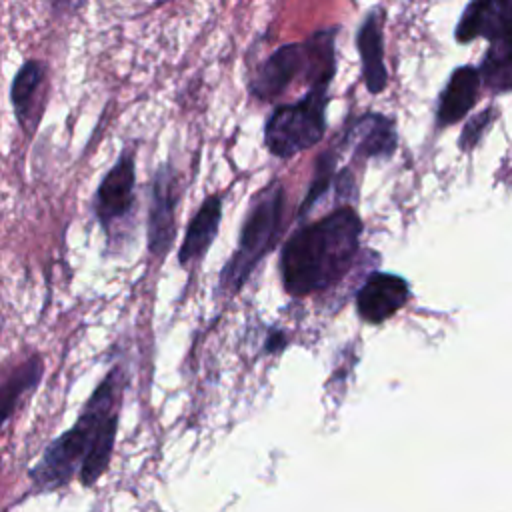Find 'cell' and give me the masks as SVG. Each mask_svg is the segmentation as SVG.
<instances>
[{
    "mask_svg": "<svg viewBox=\"0 0 512 512\" xmlns=\"http://www.w3.org/2000/svg\"><path fill=\"white\" fill-rule=\"evenodd\" d=\"M136 206V148L124 146L116 162L96 186L92 212L102 232L112 238L114 230L132 218Z\"/></svg>",
    "mask_w": 512,
    "mask_h": 512,
    "instance_id": "cell-6",
    "label": "cell"
},
{
    "mask_svg": "<svg viewBox=\"0 0 512 512\" xmlns=\"http://www.w3.org/2000/svg\"><path fill=\"white\" fill-rule=\"evenodd\" d=\"M48 90V64L38 58L24 60L10 84V104L20 130L28 138L36 134L42 122L48 104Z\"/></svg>",
    "mask_w": 512,
    "mask_h": 512,
    "instance_id": "cell-8",
    "label": "cell"
},
{
    "mask_svg": "<svg viewBox=\"0 0 512 512\" xmlns=\"http://www.w3.org/2000/svg\"><path fill=\"white\" fill-rule=\"evenodd\" d=\"M358 54L362 60V78L366 88L372 94H378L386 88L388 72L384 66V42H382V14L380 10H372L356 36Z\"/></svg>",
    "mask_w": 512,
    "mask_h": 512,
    "instance_id": "cell-12",
    "label": "cell"
},
{
    "mask_svg": "<svg viewBox=\"0 0 512 512\" xmlns=\"http://www.w3.org/2000/svg\"><path fill=\"white\" fill-rule=\"evenodd\" d=\"M116 432H118V410L108 414L94 436L92 448L86 454L78 474H80V482L88 488L92 484H96L102 474L108 470L110 460H112V452H114V440H116Z\"/></svg>",
    "mask_w": 512,
    "mask_h": 512,
    "instance_id": "cell-16",
    "label": "cell"
},
{
    "mask_svg": "<svg viewBox=\"0 0 512 512\" xmlns=\"http://www.w3.org/2000/svg\"><path fill=\"white\" fill-rule=\"evenodd\" d=\"M220 220H222V198L218 194H212L202 202L198 212L188 222L182 246L178 250V262L182 266H188L200 260L208 252L210 244L218 234Z\"/></svg>",
    "mask_w": 512,
    "mask_h": 512,
    "instance_id": "cell-13",
    "label": "cell"
},
{
    "mask_svg": "<svg viewBox=\"0 0 512 512\" xmlns=\"http://www.w3.org/2000/svg\"><path fill=\"white\" fill-rule=\"evenodd\" d=\"M326 104L328 86H310L298 102L278 106L264 128L268 152L290 158L320 142L326 132Z\"/></svg>",
    "mask_w": 512,
    "mask_h": 512,
    "instance_id": "cell-5",
    "label": "cell"
},
{
    "mask_svg": "<svg viewBox=\"0 0 512 512\" xmlns=\"http://www.w3.org/2000/svg\"><path fill=\"white\" fill-rule=\"evenodd\" d=\"M44 372L42 358L38 354L30 356L24 364H20L2 384H0V428L12 416L22 396L34 390L40 384Z\"/></svg>",
    "mask_w": 512,
    "mask_h": 512,
    "instance_id": "cell-17",
    "label": "cell"
},
{
    "mask_svg": "<svg viewBox=\"0 0 512 512\" xmlns=\"http://www.w3.org/2000/svg\"><path fill=\"white\" fill-rule=\"evenodd\" d=\"M282 206L284 190L278 182H272L254 196L240 230L238 250L220 274L222 286L230 292H236L264 254L274 248L282 224Z\"/></svg>",
    "mask_w": 512,
    "mask_h": 512,
    "instance_id": "cell-4",
    "label": "cell"
},
{
    "mask_svg": "<svg viewBox=\"0 0 512 512\" xmlns=\"http://www.w3.org/2000/svg\"><path fill=\"white\" fill-rule=\"evenodd\" d=\"M492 116H494L492 108H484L482 112H478V114L464 126V130H462V134H460V140H458V144H460L462 150H470V148L476 146V142L480 140V136L484 134V130L488 128V124L492 122Z\"/></svg>",
    "mask_w": 512,
    "mask_h": 512,
    "instance_id": "cell-18",
    "label": "cell"
},
{
    "mask_svg": "<svg viewBox=\"0 0 512 512\" xmlns=\"http://www.w3.org/2000/svg\"><path fill=\"white\" fill-rule=\"evenodd\" d=\"M52 16L56 18H72L84 6V0H46Z\"/></svg>",
    "mask_w": 512,
    "mask_h": 512,
    "instance_id": "cell-19",
    "label": "cell"
},
{
    "mask_svg": "<svg viewBox=\"0 0 512 512\" xmlns=\"http://www.w3.org/2000/svg\"><path fill=\"white\" fill-rule=\"evenodd\" d=\"M512 30V0H472L456 26V38H496Z\"/></svg>",
    "mask_w": 512,
    "mask_h": 512,
    "instance_id": "cell-10",
    "label": "cell"
},
{
    "mask_svg": "<svg viewBox=\"0 0 512 512\" xmlns=\"http://www.w3.org/2000/svg\"><path fill=\"white\" fill-rule=\"evenodd\" d=\"M396 128L388 116L370 112L356 120L348 132V142L360 158L386 160L396 150Z\"/></svg>",
    "mask_w": 512,
    "mask_h": 512,
    "instance_id": "cell-14",
    "label": "cell"
},
{
    "mask_svg": "<svg viewBox=\"0 0 512 512\" xmlns=\"http://www.w3.org/2000/svg\"><path fill=\"white\" fill-rule=\"evenodd\" d=\"M122 376V368L114 366L90 394L76 422L44 448L40 460L28 470L30 480L38 488H62L80 470L100 422L120 406Z\"/></svg>",
    "mask_w": 512,
    "mask_h": 512,
    "instance_id": "cell-2",
    "label": "cell"
},
{
    "mask_svg": "<svg viewBox=\"0 0 512 512\" xmlns=\"http://www.w3.org/2000/svg\"><path fill=\"white\" fill-rule=\"evenodd\" d=\"M180 200L178 172L170 162L156 168L150 184V204L146 218V242L148 252L156 258H164L176 236V206Z\"/></svg>",
    "mask_w": 512,
    "mask_h": 512,
    "instance_id": "cell-7",
    "label": "cell"
},
{
    "mask_svg": "<svg viewBox=\"0 0 512 512\" xmlns=\"http://www.w3.org/2000/svg\"><path fill=\"white\" fill-rule=\"evenodd\" d=\"M360 232V216L350 206L300 228L282 248L284 288L292 296H306L336 284L358 254Z\"/></svg>",
    "mask_w": 512,
    "mask_h": 512,
    "instance_id": "cell-1",
    "label": "cell"
},
{
    "mask_svg": "<svg viewBox=\"0 0 512 512\" xmlns=\"http://www.w3.org/2000/svg\"><path fill=\"white\" fill-rule=\"evenodd\" d=\"M480 82L492 92L512 90V30L490 40L482 64L478 68Z\"/></svg>",
    "mask_w": 512,
    "mask_h": 512,
    "instance_id": "cell-15",
    "label": "cell"
},
{
    "mask_svg": "<svg viewBox=\"0 0 512 512\" xmlns=\"http://www.w3.org/2000/svg\"><path fill=\"white\" fill-rule=\"evenodd\" d=\"M0 466H2V460H0Z\"/></svg>",
    "mask_w": 512,
    "mask_h": 512,
    "instance_id": "cell-20",
    "label": "cell"
},
{
    "mask_svg": "<svg viewBox=\"0 0 512 512\" xmlns=\"http://www.w3.org/2000/svg\"><path fill=\"white\" fill-rule=\"evenodd\" d=\"M298 74L308 86H330L334 76V30H320L304 44L278 48L250 82V92L260 100H276Z\"/></svg>",
    "mask_w": 512,
    "mask_h": 512,
    "instance_id": "cell-3",
    "label": "cell"
},
{
    "mask_svg": "<svg viewBox=\"0 0 512 512\" xmlns=\"http://www.w3.org/2000/svg\"><path fill=\"white\" fill-rule=\"evenodd\" d=\"M408 298L410 290L404 278L378 272L372 274L358 290L356 308L366 322L380 324L386 318L394 316L408 302Z\"/></svg>",
    "mask_w": 512,
    "mask_h": 512,
    "instance_id": "cell-9",
    "label": "cell"
},
{
    "mask_svg": "<svg viewBox=\"0 0 512 512\" xmlns=\"http://www.w3.org/2000/svg\"><path fill=\"white\" fill-rule=\"evenodd\" d=\"M480 84L482 82H480L478 68H472V66L456 68L450 74L440 94L438 108H436V124L444 128L462 120L476 104Z\"/></svg>",
    "mask_w": 512,
    "mask_h": 512,
    "instance_id": "cell-11",
    "label": "cell"
}]
</instances>
